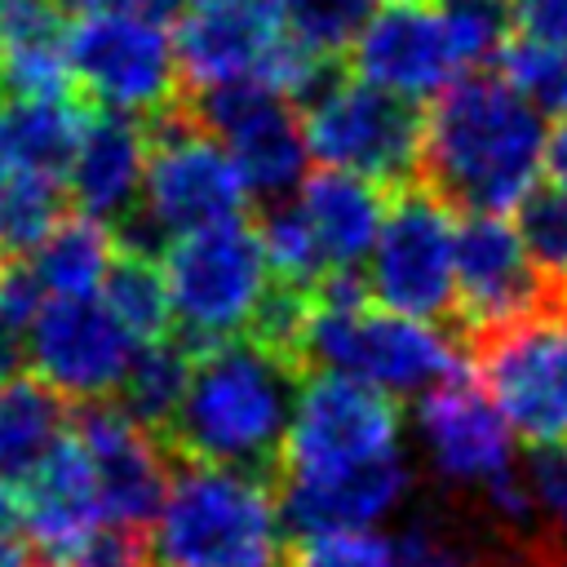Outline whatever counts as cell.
<instances>
[{"label": "cell", "mask_w": 567, "mask_h": 567, "mask_svg": "<svg viewBox=\"0 0 567 567\" xmlns=\"http://www.w3.org/2000/svg\"><path fill=\"white\" fill-rule=\"evenodd\" d=\"M306 142L323 168L368 177L394 195L421 182L425 115L408 97H394L359 75H341L319 102L306 106Z\"/></svg>", "instance_id": "obj_8"}, {"label": "cell", "mask_w": 567, "mask_h": 567, "mask_svg": "<svg viewBox=\"0 0 567 567\" xmlns=\"http://www.w3.org/2000/svg\"><path fill=\"white\" fill-rule=\"evenodd\" d=\"M97 483L102 518L146 527L159 518V505L168 496V447L159 434L137 425L120 403H80V416L71 421Z\"/></svg>", "instance_id": "obj_16"}, {"label": "cell", "mask_w": 567, "mask_h": 567, "mask_svg": "<svg viewBox=\"0 0 567 567\" xmlns=\"http://www.w3.org/2000/svg\"><path fill=\"white\" fill-rule=\"evenodd\" d=\"M284 35V18L275 0L252 4H208L177 22V62L186 93L235 84V80H261V66Z\"/></svg>", "instance_id": "obj_21"}, {"label": "cell", "mask_w": 567, "mask_h": 567, "mask_svg": "<svg viewBox=\"0 0 567 567\" xmlns=\"http://www.w3.org/2000/svg\"><path fill=\"white\" fill-rule=\"evenodd\" d=\"M385 4H425V0H385Z\"/></svg>", "instance_id": "obj_43"}, {"label": "cell", "mask_w": 567, "mask_h": 567, "mask_svg": "<svg viewBox=\"0 0 567 567\" xmlns=\"http://www.w3.org/2000/svg\"><path fill=\"white\" fill-rule=\"evenodd\" d=\"M408 492H412V465L399 452L337 474H284L279 509L297 536L372 532L390 509L408 501Z\"/></svg>", "instance_id": "obj_18"}, {"label": "cell", "mask_w": 567, "mask_h": 567, "mask_svg": "<svg viewBox=\"0 0 567 567\" xmlns=\"http://www.w3.org/2000/svg\"><path fill=\"white\" fill-rule=\"evenodd\" d=\"M146 133H151V173L137 213L155 226L164 244L244 217L248 186L230 151L195 124L190 97L151 115Z\"/></svg>", "instance_id": "obj_7"}, {"label": "cell", "mask_w": 567, "mask_h": 567, "mask_svg": "<svg viewBox=\"0 0 567 567\" xmlns=\"http://www.w3.org/2000/svg\"><path fill=\"white\" fill-rule=\"evenodd\" d=\"M151 173V133L146 120L120 111H89L75 159L66 168V190L75 208L102 226H120L146 190Z\"/></svg>", "instance_id": "obj_20"}, {"label": "cell", "mask_w": 567, "mask_h": 567, "mask_svg": "<svg viewBox=\"0 0 567 567\" xmlns=\"http://www.w3.org/2000/svg\"><path fill=\"white\" fill-rule=\"evenodd\" d=\"M186 0H58L62 13H75V18H97V13H146V18H159L168 22Z\"/></svg>", "instance_id": "obj_38"}, {"label": "cell", "mask_w": 567, "mask_h": 567, "mask_svg": "<svg viewBox=\"0 0 567 567\" xmlns=\"http://www.w3.org/2000/svg\"><path fill=\"white\" fill-rule=\"evenodd\" d=\"M22 359H27V332L0 315V385L18 377Z\"/></svg>", "instance_id": "obj_39"}, {"label": "cell", "mask_w": 567, "mask_h": 567, "mask_svg": "<svg viewBox=\"0 0 567 567\" xmlns=\"http://www.w3.org/2000/svg\"><path fill=\"white\" fill-rule=\"evenodd\" d=\"M155 558V540L146 536V527H128V523H102L80 554L71 558V567H151Z\"/></svg>", "instance_id": "obj_35"}, {"label": "cell", "mask_w": 567, "mask_h": 567, "mask_svg": "<svg viewBox=\"0 0 567 567\" xmlns=\"http://www.w3.org/2000/svg\"><path fill=\"white\" fill-rule=\"evenodd\" d=\"M89 102L80 93L58 97H0V164L4 173L62 177L75 159Z\"/></svg>", "instance_id": "obj_24"}, {"label": "cell", "mask_w": 567, "mask_h": 567, "mask_svg": "<svg viewBox=\"0 0 567 567\" xmlns=\"http://www.w3.org/2000/svg\"><path fill=\"white\" fill-rule=\"evenodd\" d=\"M284 509L270 478L182 461L155 518V558L168 567H288Z\"/></svg>", "instance_id": "obj_4"}, {"label": "cell", "mask_w": 567, "mask_h": 567, "mask_svg": "<svg viewBox=\"0 0 567 567\" xmlns=\"http://www.w3.org/2000/svg\"><path fill=\"white\" fill-rule=\"evenodd\" d=\"M62 177H35V173H4L0 182V261L31 257L62 221H66Z\"/></svg>", "instance_id": "obj_28"}, {"label": "cell", "mask_w": 567, "mask_h": 567, "mask_svg": "<svg viewBox=\"0 0 567 567\" xmlns=\"http://www.w3.org/2000/svg\"><path fill=\"white\" fill-rule=\"evenodd\" d=\"M0 567H44L22 536V501L9 483H0Z\"/></svg>", "instance_id": "obj_37"}, {"label": "cell", "mask_w": 567, "mask_h": 567, "mask_svg": "<svg viewBox=\"0 0 567 567\" xmlns=\"http://www.w3.org/2000/svg\"><path fill=\"white\" fill-rule=\"evenodd\" d=\"M18 501H22V536L44 567H71L80 545L106 523L93 465L75 430L35 465V474L18 487Z\"/></svg>", "instance_id": "obj_19"}, {"label": "cell", "mask_w": 567, "mask_h": 567, "mask_svg": "<svg viewBox=\"0 0 567 567\" xmlns=\"http://www.w3.org/2000/svg\"><path fill=\"white\" fill-rule=\"evenodd\" d=\"M514 213H518L514 226H518L532 261L558 284L567 275V190H558L554 182L536 186V190H527V199Z\"/></svg>", "instance_id": "obj_33"}, {"label": "cell", "mask_w": 567, "mask_h": 567, "mask_svg": "<svg viewBox=\"0 0 567 567\" xmlns=\"http://www.w3.org/2000/svg\"><path fill=\"white\" fill-rule=\"evenodd\" d=\"M558 306H563V310H567V275H563V279H558Z\"/></svg>", "instance_id": "obj_42"}, {"label": "cell", "mask_w": 567, "mask_h": 567, "mask_svg": "<svg viewBox=\"0 0 567 567\" xmlns=\"http://www.w3.org/2000/svg\"><path fill=\"white\" fill-rule=\"evenodd\" d=\"M563 554H567V540H563Z\"/></svg>", "instance_id": "obj_45"}, {"label": "cell", "mask_w": 567, "mask_h": 567, "mask_svg": "<svg viewBox=\"0 0 567 567\" xmlns=\"http://www.w3.org/2000/svg\"><path fill=\"white\" fill-rule=\"evenodd\" d=\"M399 408L390 394L337 377L315 372L301 381L292 430L284 443V474H337L359 470L385 456H399Z\"/></svg>", "instance_id": "obj_12"}, {"label": "cell", "mask_w": 567, "mask_h": 567, "mask_svg": "<svg viewBox=\"0 0 567 567\" xmlns=\"http://www.w3.org/2000/svg\"><path fill=\"white\" fill-rule=\"evenodd\" d=\"M514 22L523 40L567 49V0H514Z\"/></svg>", "instance_id": "obj_36"}, {"label": "cell", "mask_w": 567, "mask_h": 567, "mask_svg": "<svg viewBox=\"0 0 567 567\" xmlns=\"http://www.w3.org/2000/svg\"><path fill=\"white\" fill-rule=\"evenodd\" d=\"M115 319L137 337V341H155L168 337L173 323V301H168V284H164V266L155 257H137V252H120L102 292H97Z\"/></svg>", "instance_id": "obj_29"}, {"label": "cell", "mask_w": 567, "mask_h": 567, "mask_svg": "<svg viewBox=\"0 0 567 567\" xmlns=\"http://www.w3.org/2000/svg\"><path fill=\"white\" fill-rule=\"evenodd\" d=\"M297 208L310 226L323 275L337 279V275H359V266H368L377 235L385 226V213H390V195H385V186H377L368 177H354L341 168H319L301 182Z\"/></svg>", "instance_id": "obj_22"}, {"label": "cell", "mask_w": 567, "mask_h": 567, "mask_svg": "<svg viewBox=\"0 0 567 567\" xmlns=\"http://www.w3.org/2000/svg\"><path fill=\"white\" fill-rule=\"evenodd\" d=\"M159 261H164L177 337L195 354L248 337L275 284L261 230L248 226L244 217L173 239Z\"/></svg>", "instance_id": "obj_5"}, {"label": "cell", "mask_w": 567, "mask_h": 567, "mask_svg": "<svg viewBox=\"0 0 567 567\" xmlns=\"http://www.w3.org/2000/svg\"><path fill=\"white\" fill-rule=\"evenodd\" d=\"M275 4L288 35H297L323 58L350 53L377 13V0H275Z\"/></svg>", "instance_id": "obj_31"}, {"label": "cell", "mask_w": 567, "mask_h": 567, "mask_svg": "<svg viewBox=\"0 0 567 567\" xmlns=\"http://www.w3.org/2000/svg\"><path fill=\"white\" fill-rule=\"evenodd\" d=\"M0 270H4V261H0Z\"/></svg>", "instance_id": "obj_46"}, {"label": "cell", "mask_w": 567, "mask_h": 567, "mask_svg": "<svg viewBox=\"0 0 567 567\" xmlns=\"http://www.w3.org/2000/svg\"><path fill=\"white\" fill-rule=\"evenodd\" d=\"M62 18L58 0H0V97L75 93Z\"/></svg>", "instance_id": "obj_23"}, {"label": "cell", "mask_w": 567, "mask_h": 567, "mask_svg": "<svg viewBox=\"0 0 567 567\" xmlns=\"http://www.w3.org/2000/svg\"><path fill=\"white\" fill-rule=\"evenodd\" d=\"M0 182H4V164H0Z\"/></svg>", "instance_id": "obj_44"}, {"label": "cell", "mask_w": 567, "mask_h": 567, "mask_svg": "<svg viewBox=\"0 0 567 567\" xmlns=\"http://www.w3.org/2000/svg\"><path fill=\"white\" fill-rule=\"evenodd\" d=\"M350 66L359 80H368L394 97L425 102V97H439L456 80L461 53H456L439 9L385 4L372 13L363 35L354 40Z\"/></svg>", "instance_id": "obj_17"}, {"label": "cell", "mask_w": 567, "mask_h": 567, "mask_svg": "<svg viewBox=\"0 0 567 567\" xmlns=\"http://www.w3.org/2000/svg\"><path fill=\"white\" fill-rule=\"evenodd\" d=\"M501 75L540 111V115H567V49L536 44L514 35L501 53Z\"/></svg>", "instance_id": "obj_32"}, {"label": "cell", "mask_w": 567, "mask_h": 567, "mask_svg": "<svg viewBox=\"0 0 567 567\" xmlns=\"http://www.w3.org/2000/svg\"><path fill=\"white\" fill-rule=\"evenodd\" d=\"M368 292L408 319L456 323V221L452 204L425 182L390 195L385 226L368 257Z\"/></svg>", "instance_id": "obj_10"}, {"label": "cell", "mask_w": 567, "mask_h": 567, "mask_svg": "<svg viewBox=\"0 0 567 567\" xmlns=\"http://www.w3.org/2000/svg\"><path fill=\"white\" fill-rule=\"evenodd\" d=\"M545 115L492 71L456 75L425 115L421 182L461 213H509L545 168Z\"/></svg>", "instance_id": "obj_1"}, {"label": "cell", "mask_w": 567, "mask_h": 567, "mask_svg": "<svg viewBox=\"0 0 567 567\" xmlns=\"http://www.w3.org/2000/svg\"><path fill=\"white\" fill-rule=\"evenodd\" d=\"M306 368L257 337L195 354L190 390L164 434L168 456L248 470L279 483Z\"/></svg>", "instance_id": "obj_2"}, {"label": "cell", "mask_w": 567, "mask_h": 567, "mask_svg": "<svg viewBox=\"0 0 567 567\" xmlns=\"http://www.w3.org/2000/svg\"><path fill=\"white\" fill-rule=\"evenodd\" d=\"M416 439L434 478L461 492H483L514 470V430L465 372L416 399Z\"/></svg>", "instance_id": "obj_15"}, {"label": "cell", "mask_w": 567, "mask_h": 567, "mask_svg": "<svg viewBox=\"0 0 567 567\" xmlns=\"http://www.w3.org/2000/svg\"><path fill=\"white\" fill-rule=\"evenodd\" d=\"M186 97H190L195 124L230 151L252 199L279 204L292 190H301L310 142L292 97H284L261 80H235V84L186 93Z\"/></svg>", "instance_id": "obj_11"}, {"label": "cell", "mask_w": 567, "mask_h": 567, "mask_svg": "<svg viewBox=\"0 0 567 567\" xmlns=\"http://www.w3.org/2000/svg\"><path fill=\"white\" fill-rule=\"evenodd\" d=\"M545 173L558 190H567V115H558V124L545 142Z\"/></svg>", "instance_id": "obj_40"}, {"label": "cell", "mask_w": 567, "mask_h": 567, "mask_svg": "<svg viewBox=\"0 0 567 567\" xmlns=\"http://www.w3.org/2000/svg\"><path fill=\"white\" fill-rule=\"evenodd\" d=\"M461 66L483 71L487 62H501V53L509 49L518 22H514V0H434Z\"/></svg>", "instance_id": "obj_30"}, {"label": "cell", "mask_w": 567, "mask_h": 567, "mask_svg": "<svg viewBox=\"0 0 567 567\" xmlns=\"http://www.w3.org/2000/svg\"><path fill=\"white\" fill-rule=\"evenodd\" d=\"M120 257L115 230L93 217H66L27 261L49 297H97Z\"/></svg>", "instance_id": "obj_26"}, {"label": "cell", "mask_w": 567, "mask_h": 567, "mask_svg": "<svg viewBox=\"0 0 567 567\" xmlns=\"http://www.w3.org/2000/svg\"><path fill=\"white\" fill-rule=\"evenodd\" d=\"M137 346L142 341L102 297H49L27 328V359L35 377L75 403L120 394Z\"/></svg>", "instance_id": "obj_13"}, {"label": "cell", "mask_w": 567, "mask_h": 567, "mask_svg": "<svg viewBox=\"0 0 567 567\" xmlns=\"http://www.w3.org/2000/svg\"><path fill=\"white\" fill-rule=\"evenodd\" d=\"M195 9H208V4H252V0H190Z\"/></svg>", "instance_id": "obj_41"}, {"label": "cell", "mask_w": 567, "mask_h": 567, "mask_svg": "<svg viewBox=\"0 0 567 567\" xmlns=\"http://www.w3.org/2000/svg\"><path fill=\"white\" fill-rule=\"evenodd\" d=\"M190 377H195V350L182 337H155L137 346L115 399L137 425L164 439L190 390Z\"/></svg>", "instance_id": "obj_27"}, {"label": "cell", "mask_w": 567, "mask_h": 567, "mask_svg": "<svg viewBox=\"0 0 567 567\" xmlns=\"http://www.w3.org/2000/svg\"><path fill=\"white\" fill-rule=\"evenodd\" d=\"M66 53H71L75 93L97 111L151 120L186 97L177 40L159 18L146 13L75 18Z\"/></svg>", "instance_id": "obj_9"}, {"label": "cell", "mask_w": 567, "mask_h": 567, "mask_svg": "<svg viewBox=\"0 0 567 567\" xmlns=\"http://www.w3.org/2000/svg\"><path fill=\"white\" fill-rule=\"evenodd\" d=\"M474 381L532 447L567 439V310L554 301L465 337Z\"/></svg>", "instance_id": "obj_6"}, {"label": "cell", "mask_w": 567, "mask_h": 567, "mask_svg": "<svg viewBox=\"0 0 567 567\" xmlns=\"http://www.w3.org/2000/svg\"><path fill=\"white\" fill-rule=\"evenodd\" d=\"M558 301V284L532 261L505 213H461L456 221V328L465 337L523 319Z\"/></svg>", "instance_id": "obj_14"}, {"label": "cell", "mask_w": 567, "mask_h": 567, "mask_svg": "<svg viewBox=\"0 0 567 567\" xmlns=\"http://www.w3.org/2000/svg\"><path fill=\"white\" fill-rule=\"evenodd\" d=\"M66 434V399L40 377H13L0 385V483L22 487Z\"/></svg>", "instance_id": "obj_25"}, {"label": "cell", "mask_w": 567, "mask_h": 567, "mask_svg": "<svg viewBox=\"0 0 567 567\" xmlns=\"http://www.w3.org/2000/svg\"><path fill=\"white\" fill-rule=\"evenodd\" d=\"M297 363L354 377L390 399H421L461 377V350L434 323L377 306L359 275H337L315 292Z\"/></svg>", "instance_id": "obj_3"}, {"label": "cell", "mask_w": 567, "mask_h": 567, "mask_svg": "<svg viewBox=\"0 0 567 567\" xmlns=\"http://www.w3.org/2000/svg\"><path fill=\"white\" fill-rule=\"evenodd\" d=\"M288 567H399V540L377 532L301 536V545L288 554Z\"/></svg>", "instance_id": "obj_34"}]
</instances>
